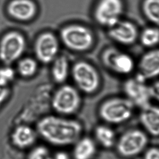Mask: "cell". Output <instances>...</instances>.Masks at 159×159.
I'll list each match as a JSON object with an SVG mask.
<instances>
[{
    "label": "cell",
    "instance_id": "6da1fadb",
    "mask_svg": "<svg viewBox=\"0 0 159 159\" xmlns=\"http://www.w3.org/2000/svg\"><path fill=\"white\" fill-rule=\"evenodd\" d=\"M37 131L50 144L66 146L75 144L84 130L83 123L75 117L52 114L41 117L37 123Z\"/></svg>",
    "mask_w": 159,
    "mask_h": 159
},
{
    "label": "cell",
    "instance_id": "7a4b0ae2",
    "mask_svg": "<svg viewBox=\"0 0 159 159\" xmlns=\"http://www.w3.org/2000/svg\"><path fill=\"white\" fill-rule=\"evenodd\" d=\"M70 80L84 96H93L99 93L103 85L98 67L85 58H79L71 62Z\"/></svg>",
    "mask_w": 159,
    "mask_h": 159
},
{
    "label": "cell",
    "instance_id": "3957f363",
    "mask_svg": "<svg viewBox=\"0 0 159 159\" xmlns=\"http://www.w3.org/2000/svg\"><path fill=\"white\" fill-rule=\"evenodd\" d=\"M137 110L122 94L112 95L99 102L96 114L101 122L114 127L129 122L135 116Z\"/></svg>",
    "mask_w": 159,
    "mask_h": 159
},
{
    "label": "cell",
    "instance_id": "277c9868",
    "mask_svg": "<svg viewBox=\"0 0 159 159\" xmlns=\"http://www.w3.org/2000/svg\"><path fill=\"white\" fill-rule=\"evenodd\" d=\"M58 35L62 48L71 53H88L97 45V37L95 33L82 24H69L64 26Z\"/></svg>",
    "mask_w": 159,
    "mask_h": 159
},
{
    "label": "cell",
    "instance_id": "5b68a950",
    "mask_svg": "<svg viewBox=\"0 0 159 159\" xmlns=\"http://www.w3.org/2000/svg\"><path fill=\"white\" fill-rule=\"evenodd\" d=\"M99 59L105 70L117 77L125 78L135 72V59L131 53L118 46H105L99 53Z\"/></svg>",
    "mask_w": 159,
    "mask_h": 159
},
{
    "label": "cell",
    "instance_id": "8992f818",
    "mask_svg": "<svg viewBox=\"0 0 159 159\" xmlns=\"http://www.w3.org/2000/svg\"><path fill=\"white\" fill-rule=\"evenodd\" d=\"M84 96L71 83L57 86L51 95L50 107L54 114L75 117L83 106Z\"/></svg>",
    "mask_w": 159,
    "mask_h": 159
},
{
    "label": "cell",
    "instance_id": "52a82bcc",
    "mask_svg": "<svg viewBox=\"0 0 159 159\" xmlns=\"http://www.w3.org/2000/svg\"><path fill=\"white\" fill-rule=\"evenodd\" d=\"M149 135L140 127L126 129L116 141L118 153L125 157H132L140 154L148 143Z\"/></svg>",
    "mask_w": 159,
    "mask_h": 159
},
{
    "label": "cell",
    "instance_id": "ba28073f",
    "mask_svg": "<svg viewBox=\"0 0 159 159\" xmlns=\"http://www.w3.org/2000/svg\"><path fill=\"white\" fill-rule=\"evenodd\" d=\"M121 90L122 95L129 99L137 109L153 102L149 82L143 80L134 74L124 78Z\"/></svg>",
    "mask_w": 159,
    "mask_h": 159
},
{
    "label": "cell",
    "instance_id": "9c48e42d",
    "mask_svg": "<svg viewBox=\"0 0 159 159\" xmlns=\"http://www.w3.org/2000/svg\"><path fill=\"white\" fill-rule=\"evenodd\" d=\"M61 44L58 34L45 31L39 34L34 45L35 55L41 64L50 65L61 53Z\"/></svg>",
    "mask_w": 159,
    "mask_h": 159
},
{
    "label": "cell",
    "instance_id": "30bf717a",
    "mask_svg": "<svg viewBox=\"0 0 159 159\" xmlns=\"http://www.w3.org/2000/svg\"><path fill=\"white\" fill-rule=\"evenodd\" d=\"M123 11L122 0H99L95 7V20L109 30L121 20Z\"/></svg>",
    "mask_w": 159,
    "mask_h": 159
},
{
    "label": "cell",
    "instance_id": "8fae6325",
    "mask_svg": "<svg viewBox=\"0 0 159 159\" xmlns=\"http://www.w3.org/2000/svg\"><path fill=\"white\" fill-rule=\"evenodd\" d=\"M26 48V40L20 33L12 31L7 33L0 42V60L9 65L22 56Z\"/></svg>",
    "mask_w": 159,
    "mask_h": 159
},
{
    "label": "cell",
    "instance_id": "7c38bea8",
    "mask_svg": "<svg viewBox=\"0 0 159 159\" xmlns=\"http://www.w3.org/2000/svg\"><path fill=\"white\" fill-rule=\"evenodd\" d=\"M140 32L132 22L120 20L107 30V35L115 45L120 48L133 46L138 42Z\"/></svg>",
    "mask_w": 159,
    "mask_h": 159
},
{
    "label": "cell",
    "instance_id": "4fadbf2b",
    "mask_svg": "<svg viewBox=\"0 0 159 159\" xmlns=\"http://www.w3.org/2000/svg\"><path fill=\"white\" fill-rule=\"evenodd\" d=\"M135 75L147 82L158 78L159 50L158 48L146 50L136 60Z\"/></svg>",
    "mask_w": 159,
    "mask_h": 159
},
{
    "label": "cell",
    "instance_id": "5bb4252c",
    "mask_svg": "<svg viewBox=\"0 0 159 159\" xmlns=\"http://www.w3.org/2000/svg\"><path fill=\"white\" fill-rule=\"evenodd\" d=\"M140 128L149 136L157 138L159 134V107L157 103L152 102L138 109Z\"/></svg>",
    "mask_w": 159,
    "mask_h": 159
},
{
    "label": "cell",
    "instance_id": "9a60e30c",
    "mask_svg": "<svg viewBox=\"0 0 159 159\" xmlns=\"http://www.w3.org/2000/svg\"><path fill=\"white\" fill-rule=\"evenodd\" d=\"M50 65V77L54 84L58 86L68 83L71 62L66 55L61 53Z\"/></svg>",
    "mask_w": 159,
    "mask_h": 159
},
{
    "label": "cell",
    "instance_id": "2e32d148",
    "mask_svg": "<svg viewBox=\"0 0 159 159\" xmlns=\"http://www.w3.org/2000/svg\"><path fill=\"white\" fill-rule=\"evenodd\" d=\"M36 4L32 0H13L8 6L11 17L20 21H28L37 13Z\"/></svg>",
    "mask_w": 159,
    "mask_h": 159
},
{
    "label": "cell",
    "instance_id": "e0dca14e",
    "mask_svg": "<svg viewBox=\"0 0 159 159\" xmlns=\"http://www.w3.org/2000/svg\"><path fill=\"white\" fill-rule=\"evenodd\" d=\"M36 136V133L32 128L27 125H21L13 131L11 139L16 146L24 148L33 144Z\"/></svg>",
    "mask_w": 159,
    "mask_h": 159
},
{
    "label": "cell",
    "instance_id": "ac0fdd59",
    "mask_svg": "<svg viewBox=\"0 0 159 159\" xmlns=\"http://www.w3.org/2000/svg\"><path fill=\"white\" fill-rule=\"evenodd\" d=\"M93 135L99 144L106 148L111 147L116 142V132L113 127L101 122L93 129Z\"/></svg>",
    "mask_w": 159,
    "mask_h": 159
},
{
    "label": "cell",
    "instance_id": "d6986e66",
    "mask_svg": "<svg viewBox=\"0 0 159 159\" xmlns=\"http://www.w3.org/2000/svg\"><path fill=\"white\" fill-rule=\"evenodd\" d=\"M75 144L73 151L75 159H90L96 149L94 140L89 136H82Z\"/></svg>",
    "mask_w": 159,
    "mask_h": 159
},
{
    "label": "cell",
    "instance_id": "ffe728a7",
    "mask_svg": "<svg viewBox=\"0 0 159 159\" xmlns=\"http://www.w3.org/2000/svg\"><path fill=\"white\" fill-rule=\"evenodd\" d=\"M138 42L146 50L157 48L159 43V31L157 27L144 28L139 33Z\"/></svg>",
    "mask_w": 159,
    "mask_h": 159
},
{
    "label": "cell",
    "instance_id": "44dd1931",
    "mask_svg": "<svg viewBox=\"0 0 159 159\" xmlns=\"http://www.w3.org/2000/svg\"><path fill=\"white\" fill-rule=\"evenodd\" d=\"M17 70L20 74L25 77H30L34 75L38 70V62L32 58H25L20 60Z\"/></svg>",
    "mask_w": 159,
    "mask_h": 159
},
{
    "label": "cell",
    "instance_id": "7402d4cb",
    "mask_svg": "<svg viewBox=\"0 0 159 159\" xmlns=\"http://www.w3.org/2000/svg\"><path fill=\"white\" fill-rule=\"evenodd\" d=\"M142 8L147 19L153 24H159V0H144Z\"/></svg>",
    "mask_w": 159,
    "mask_h": 159
},
{
    "label": "cell",
    "instance_id": "603a6c76",
    "mask_svg": "<svg viewBox=\"0 0 159 159\" xmlns=\"http://www.w3.org/2000/svg\"><path fill=\"white\" fill-rule=\"evenodd\" d=\"M15 77V72L11 67H2L0 68V86L7 87Z\"/></svg>",
    "mask_w": 159,
    "mask_h": 159
},
{
    "label": "cell",
    "instance_id": "cb8c5ba5",
    "mask_svg": "<svg viewBox=\"0 0 159 159\" xmlns=\"http://www.w3.org/2000/svg\"><path fill=\"white\" fill-rule=\"evenodd\" d=\"M28 159H53L51 157L48 149L44 147H37L31 152Z\"/></svg>",
    "mask_w": 159,
    "mask_h": 159
},
{
    "label": "cell",
    "instance_id": "d4e9b609",
    "mask_svg": "<svg viewBox=\"0 0 159 159\" xmlns=\"http://www.w3.org/2000/svg\"><path fill=\"white\" fill-rule=\"evenodd\" d=\"M149 86L153 102L158 103L159 99V83L158 78L149 82Z\"/></svg>",
    "mask_w": 159,
    "mask_h": 159
},
{
    "label": "cell",
    "instance_id": "484cf974",
    "mask_svg": "<svg viewBox=\"0 0 159 159\" xmlns=\"http://www.w3.org/2000/svg\"><path fill=\"white\" fill-rule=\"evenodd\" d=\"M144 159H159V151L157 147H151L147 149Z\"/></svg>",
    "mask_w": 159,
    "mask_h": 159
},
{
    "label": "cell",
    "instance_id": "4316f807",
    "mask_svg": "<svg viewBox=\"0 0 159 159\" xmlns=\"http://www.w3.org/2000/svg\"><path fill=\"white\" fill-rule=\"evenodd\" d=\"M9 95V89L7 87L0 86V106L4 103Z\"/></svg>",
    "mask_w": 159,
    "mask_h": 159
},
{
    "label": "cell",
    "instance_id": "83f0119b",
    "mask_svg": "<svg viewBox=\"0 0 159 159\" xmlns=\"http://www.w3.org/2000/svg\"><path fill=\"white\" fill-rule=\"evenodd\" d=\"M53 159H70L69 156L66 153L62 152H58L56 154V156Z\"/></svg>",
    "mask_w": 159,
    "mask_h": 159
}]
</instances>
